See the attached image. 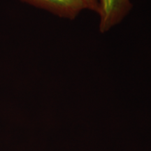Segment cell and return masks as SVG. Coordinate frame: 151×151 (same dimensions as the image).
Masks as SVG:
<instances>
[{
    "mask_svg": "<svg viewBox=\"0 0 151 151\" xmlns=\"http://www.w3.org/2000/svg\"><path fill=\"white\" fill-rule=\"evenodd\" d=\"M86 6V10L97 13L98 9V0H81Z\"/></svg>",
    "mask_w": 151,
    "mask_h": 151,
    "instance_id": "obj_3",
    "label": "cell"
},
{
    "mask_svg": "<svg viewBox=\"0 0 151 151\" xmlns=\"http://www.w3.org/2000/svg\"><path fill=\"white\" fill-rule=\"evenodd\" d=\"M131 0H98L99 28L101 33L108 32L120 23L132 10Z\"/></svg>",
    "mask_w": 151,
    "mask_h": 151,
    "instance_id": "obj_1",
    "label": "cell"
},
{
    "mask_svg": "<svg viewBox=\"0 0 151 151\" xmlns=\"http://www.w3.org/2000/svg\"><path fill=\"white\" fill-rule=\"evenodd\" d=\"M38 8L44 9L60 18L73 20L86 10L81 0H21Z\"/></svg>",
    "mask_w": 151,
    "mask_h": 151,
    "instance_id": "obj_2",
    "label": "cell"
}]
</instances>
